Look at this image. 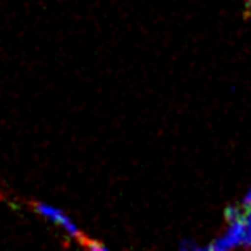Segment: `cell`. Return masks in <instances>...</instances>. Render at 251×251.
I'll use <instances>...</instances> for the list:
<instances>
[{"label":"cell","instance_id":"obj_2","mask_svg":"<svg viewBox=\"0 0 251 251\" xmlns=\"http://www.w3.org/2000/svg\"><path fill=\"white\" fill-rule=\"evenodd\" d=\"M246 7H248V12L251 14V0H248V4H246Z\"/></svg>","mask_w":251,"mask_h":251},{"label":"cell","instance_id":"obj_1","mask_svg":"<svg viewBox=\"0 0 251 251\" xmlns=\"http://www.w3.org/2000/svg\"><path fill=\"white\" fill-rule=\"evenodd\" d=\"M36 210H38L42 215H45L47 219H50L52 222H55V224H59V226H62L64 229L67 230L69 234H73V236H79V232H77V229H76V226H74L73 222H71L69 219H67L66 215H64L60 210H57V208H53V206H47V205H36Z\"/></svg>","mask_w":251,"mask_h":251}]
</instances>
